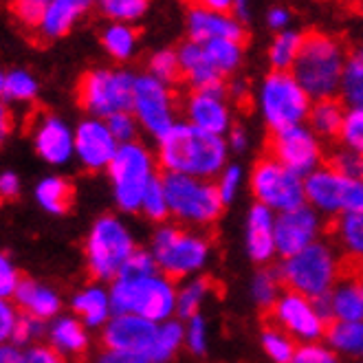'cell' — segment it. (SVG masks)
I'll return each mask as SVG.
<instances>
[{
    "label": "cell",
    "instance_id": "1",
    "mask_svg": "<svg viewBox=\"0 0 363 363\" xmlns=\"http://www.w3.org/2000/svg\"><path fill=\"white\" fill-rule=\"evenodd\" d=\"M227 159V143L223 137L191 125L177 123L159 145V163L163 172L185 174L194 179L216 177Z\"/></svg>",
    "mask_w": 363,
    "mask_h": 363
},
{
    "label": "cell",
    "instance_id": "2",
    "mask_svg": "<svg viewBox=\"0 0 363 363\" xmlns=\"http://www.w3.org/2000/svg\"><path fill=\"white\" fill-rule=\"evenodd\" d=\"M346 45L326 31H308L295 60L293 75L313 99H328L341 89L346 69Z\"/></svg>",
    "mask_w": 363,
    "mask_h": 363
},
{
    "label": "cell",
    "instance_id": "3",
    "mask_svg": "<svg viewBox=\"0 0 363 363\" xmlns=\"http://www.w3.org/2000/svg\"><path fill=\"white\" fill-rule=\"evenodd\" d=\"M179 293L172 282L161 275L128 280L117 277L111 289V306L117 315H139L150 322H167L177 311Z\"/></svg>",
    "mask_w": 363,
    "mask_h": 363
},
{
    "label": "cell",
    "instance_id": "4",
    "mask_svg": "<svg viewBox=\"0 0 363 363\" xmlns=\"http://www.w3.org/2000/svg\"><path fill=\"white\" fill-rule=\"evenodd\" d=\"M161 179L165 185L169 213H174L179 220L205 227L220 216L225 203L220 199L218 185L174 172H163Z\"/></svg>",
    "mask_w": 363,
    "mask_h": 363
},
{
    "label": "cell",
    "instance_id": "5",
    "mask_svg": "<svg viewBox=\"0 0 363 363\" xmlns=\"http://www.w3.org/2000/svg\"><path fill=\"white\" fill-rule=\"evenodd\" d=\"M137 77L123 71H89L77 84V101L84 111L106 117L135 111Z\"/></svg>",
    "mask_w": 363,
    "mask_h": 363
},
{
    "label": "cell",
    "instance_id": "6",
    "mask_svg": "<svg viewBox=\"0 0 363 363\" xmlns=\"http://www.w3.org/2000/svg\"><path fill=\"white\" fill-rule=\"evenodd\" d=\"M284 286L289 291L302 293L311 300L326 295L335 289L339 277V262L326 245H311L293 258H286L280 267Z\"/></svg>",
    "mask_w": 363,
    "mask_h": 363
},
{
    "label": "cell",
    "instance_id": "7",
    "mask_svg": "<svg viewBox=\"0 0 363 363\" xmlns=\"http://www.w3.org/2000/svg\"><path fill=\"white\" fill-rule=\"evenodd\" d=\"M135 251V242L123 223L115 216H101L95 220L86 240L89 271L97 280H113Z\"/></svg>",
    "mask_w": 363,
    "mask_h": 363
},
{
    "label": "cell",
    "instance_id": "8",
    "mask_svg": "<svg viewBox=\"0 0 363 363\" xmlns=\"http://www.w3.org/2000/svg\"><path fill=\"white\" fill-rule=\"evenodd\" d=\"M108 174L115 187L117 205L123 211H135L141 209L145 189L155 179V161L141 143H121L108 165Z\"/></svg>",
    "mask_w": 363,
    "mask_h": 363
},
{
    "label": "cell",
    "instance_id": "9",
    "mask_svg": "<svg viewBox=\"0 0 363 363\" xmlns=\"http://www.w3.org/2000/svg\"><path fill=\"white\" fill-rule=\"evenodd\" d=\"M260 106L271 130L300 125L311 115V97L291 71H271L262 84Z\"/></svg>",
    "mask_w": 363,
    "mask_h": 363
},
{
    "label": "cell",
    "instance_id": "10",
    "mask_svg": "<svg viewBox=\"0 0 363 363\" xmlns=\"http://www.w3.org/2000/svg\"><path fill=\"white\" fill-rule=\"evenodd\" d=\"M207 251L209 245L203 236L179 227H161L152 240V255L167 280L199 271L207 260Z\"/></svg>",
    "mask_w": 363,
    "mask_h": 363
},
{
    "label": "cell",
    "instance_id": "11",
    "mask_svg": "<svg viewBox=\"0 0 363 363\" xmlns=\"http://www.w3.org/2000/svg\"><path fill=\"white\" fill-rule=\"evenodd\" d=\"M304 194L313 209L326 213H363V181L337 172L335 167H317L304 181Z\"/></svg>",
    "mask_w": 363,
    "mask_h": 363
},
{
    "label": "cell",
    "instance_id": "12",
    "mask_svg": "<svg viewBox=\"0 0 363 363\" xmlns=\"http://www.w3.org/2000/svg\"><path fill=\"white\" fill-rule=\"evenodd\" d=\"M253 194L260 205H267L275 211H291L304 205V183L295 172L282 163H277L273 157L264 155L258 159L251 174Z\"/></svg>",
    "mask_w": 363,
    "mask_h": 363
},
{
    "label": "cell",
    "instance_id": "13",
    "mask_svg": "<svg viewBox=\"0 0 363 363\" xmlns=\"http://www.w3.org/2000/svg\"><path fill=\"white\" fill-rule=\"evenodd\" d=\"M267 155L289 167L297 177L313 174L319 165V159H322L317 139L302 125L271 130L267 137Z\"/></svg>",
    "mask_w": 363,
    "mask_h": 363
},
{
    "label": "cell",
    "instance_id": "14",
    "mask_svg": "<svg viewBox=\"0 0 363 363\" xmlns=\"http://www.w3.org/2000/svg\"><path fill=\"white\" fill-rule=\"evenodd\" d=\"M159 326L139 315H115L104 328V346L108 352L145 359L150 357Z\"/></svg>",
    "mask_w": 363,
    "mask_h": 363
},
{
    "label": "cell",
    "instance_id": "15",
    "mask_svg": "<svg viewBox=\"0 0 363 363\" xmlns=\"http://www.w3.org/2000/svg\"><path fill=\"white\" fill-rule=\"evenodd\" d=\"M135 115L147 128V133L159 137V141L177 125L172 93L165 89L163 82H159L152 75L137 77Z\"/></svg>",
    "mask_w": 363,
    "mask_h": 363
},
{
    "label": "cell",
    "instance_id": "16",
    "mask_svg": "<svg viewBox=\"0 0 363 363\" xmlns=\"http://www.w3.org/2000/svg\"><path fill=\"white\" fill-rule=\"evenodd\" d=\"M269 313L273 317L271 324L280 326L291 337L308 341V344L315 339H319L322 335H326L324 328H328L324 319L319 317L311 297H306L302 293H295V291H289V289H284L280 300L273 304V308Z\"/></svg>",
    "mask_w": 363,
    "mask_h": 363
},
{
    "label": "cell",
    "instance_id": "17",
    "mask_svg": "<svg viewBox=\"0 0 363 363\" xmlns=\"http://www.w3.org/2000/svg\"><path fill=\"white\" fill-rule=\"evenodd\" d=\"M319 231V218L313 207H297L291 211H282L275 218V247L284 258H293L306 247L315 245Z\"/></svg>",
    "mask_w": 363,
    "mask_h": 363
},
{
    "label": "cell",
    "instance_id": "18",
    "mask_svg": "<svg viewBox=\"0 0 363 363\" xmlns=\"http://www.w3.org/2000/svg\"><path fill=\"white\" fill-rule=\"evenodd\" d=\"M119 150L117 139L111 133L108 123L89 119L82 121L75 133V152L89 169L108 167Z\"/></svg>",
    "mask_w": 363,
    "mask_h": 363
},
{
    "label": "cell",
    "instance_id": "19",
    "mask_svg": "<svg viewBox=\"0 0 363 363\" xmlns=\"http://www.w3.org/2000/svg\"><path fill=\"white\" fill-rule=\"evenodd\" d=\"M179 60H181V67H183L185 82H189L191 86H194V91L225 95L223 75L211 64L203 45H199V42H194V40L183 42V45L179 47Z\"/></svg>",
    "mask_w": 363,
    "mask_h": 363
},
{
    "label": "cell",
    "instance_id": "20",
    "mask_svg": "<svg viewBox=\"0 0 363 363\" xmlns=\"http://www.w3.org/2000/svg\"><path fill=\"white\" fill-rule=\"evenodd\" d=\"M233 40L238 45H247L249 33L245 27L233 20L229 13H213V11H189V40L205 45L209 40Z\"/></svg>",
    "mask_w": 363,
    "mask_h": 363
},
{
    "label": "cell",
    "instance_id": "21",
    "mask_svg": "<svg viewBox=\"0 0 363 363\" xmlns=\"http://www.w3.org/2000/svg\"><path fill=\"white\" fill-rule=\"evenodd\" d=\"M185 113L189 117V123L207 130L211 135H225L229 130V111L223 101V95L207 93V91H191Z\"/></svg>",
    "mask_w": 363,
    "mask_h": 363
},
{
    "label": "cell",
    "instance_id": "22",
    "mask_svg": "<svg viewBox=\"0 0 363 363\" xmlns=\"http://www.w3.org/2000/svg\"><path fill=\"white\" fill-rule=\"evenodd\" d=\"M247 249L253 262L264 264L277 251L275 247V218L267 205H253L247 220Z\"/></svg>",
    "mask_w": 363,
    "mask_h": 363
},
{
    "label": "cell",
    "instance_id": "23",
    "mask_svg": "<svg viewBox=\"0 0 363 363\" xmlns=\"http://www.w3.org/2000/svg\"><path fill=\"white\" fill-rule=\"evenodd\" d=\"M35 150L40 157L49 163H64L69 161L75 150V137L55 117H45L35 130Z\"/></svg>",
    "mask_w": 363,
    "mask_h": 363
},
{
    "label": "cell",
    "instance_id": "24",
    "mask_svg": "<svg viewBox=\"0 0 363 363\" xmlns=\"http://www.w3.org/2000/svg\"><path fill=\"white\" fill-rule=\"evenodd\" d=\"M341 282L330 291L337 322H363V275L339 271Z\"/></svg>",
    "mask_w": 363,
    "mask_h": 363
},
{
    "label": "cell",
    "instance_id": "25",
    "mask_svg": "<svg viewBox=\"0 0 363 363\" xmlns=\"http://www.w3.org/2000/svg\"><path fill=\"white\" fill-rule=\"evenodd\" d=\"M13 297H16V304L23 308L27 315H33V317L42 319V322L55 317L57 311H60V297L51 289L42 286V284H38L33 280L20 282Z\"/></svg>",
    "mask_w": 363,
    "mask_h": 363
},
{
    "label": "cell",
    "instance_id": "26",
    "mask_svg": "<svg viewBox=\"0 0 363 363\" xmlns=\"http://www.w3.org/2000/svg\"><path fill=\"white\" fill-rule=\"evenodd\" d=\"M93 0H51V7L42 20V27L38 33L45 40L60 38L64 33H69L75 20L91 7Z\"/></svg>",
    "mask_w": 363,
    "mask_h": 363
},
{
    "label": "cell",
    "instance_id": "27",
    "mask_svg": "<svg viewBox=\"0 0 363 363\" xmlns=\"http://www.w3.org/2000/svg\"><path fill=\"white\" fill-rule=\"evenodd\" d=\"M51 344L60 354L82 357L89 348V337L77 319L62 317L51 326Z\"/></svg>",
    "mask_w": 363,
    "mask_h": 363
},
{
    "label": "cell",
    "instance_id": "28",
    "mask_svg": "<svg viewBox=\"0 0 363 363\" xmlns=\"http://www.w3.org/2000/svg\"><path fill=\"white\" fill-rule=\"evenodd\" d=\"M35 199L38 203L51 213H67L73 207L75 201V187L67 179L60 177H49L45 179L38 189H35Z\"/></svg>",
    "mask_w": 363,
    "mask_h": 363
},
{
    "label": "cell",
    "instance_id": "29",
    "mask_svg": "<svg viewBox=\"0 0 363 363\" xmlns=\"http://www.w3.org/2000/svg\"><path fill=\"white\" fill-rule=\"evenodd\" d=\"M308 119H311V125L317 135L339 137L341 125H344V119H346L344 104H341V99H337V97L319 99L313 104Z\"/></svg>",
    "mask_w": 363,
    "mask_h": 363
},
{
    "label": "cell",
    "instance_id": "30",
    "mask_svg": "<svg viewBox=\"0 0 363 363\" xmlns=\"http://www.w3.org/2000/svg\"><path fill=\"white\" fill-rule=\"evenodd\" d=\"M111 295H106L101 289H86L75 295L73 300V311L84 319L86 326H101L108 319L111 311Z\"/></svg>",
    "mask_w": 363,
    "mask_h": 363
},
{
    "label": "cell",
    "instance_id": "31",
    "mask_svg": "<svg viewBox=\"0 0 363 363\" xmlns=\"http://www.w3.org/2000/svg\"><path fill=\"white\" fill-rule=\"evenodd\" d=\"M328 344L352 357H363V322H330L326 330Z\"/></svg>",
    "mask_w": 363,
    "mask_h": 363
},
{
    "label": "cell",
    "instance_id": "32",
    "mask_svg": "<svg viewBox=\"0 0 363 363\" xmlns=\"http://www.w3.org/2000/svg\"><path fill=\"white\" fill-rule=\"evenodd\" d=\"M341 93L352 108L363 106V45L348 49L344 79H341Z\"/></svg>",
    "mask_w": 363,
    "mask_h": 363
},
{
    "label": "cell",
    "instance_id": "33",
    "mask_svg": "<svg viewBox=\"0 0 363 363\" xmlns=\"http://www.w3.org/2000/svg\"><path fill=\"white\" fill-rule=\"evenodd\" d=\"M333 233L348 249V258L363 260V213H339Z\"/></svg>",
    "mask_w": 363,
    "mask_h": 363
},
{
    "label": "cell",
    "instance_id": "34",
    "mask_svg": "<svg viewBox=\"0 0 363 363\" xmlns=\"http://www.w3.org/2000/svg\"><path fill=\"white\" fill-rule=\"evenodd\" d=\"M302 38H304L302 33L284 31L273 40L271 51H269V60H271L273 71H289L295 67V60L302 49Z\"/></svg>",
    "mask_w": 363,
    "mask_h": 363
},
{
    "label": "cell",
    "instance_id": "35",
    "mask_svg": "<svg viewBox=\"0 0 363 363\" xmlns=\"http://www.w3.org/2000/svg\"><path fill=\"white\" fill-rule=\"evenodd\" d=\"M203 47H205L211 64L216 67V71L220 75L231 73L242 60V45H238V42H233V40H225V38L209 40V42H205Z\"/></svg>",
    "mask_w": 363,
    "mask_h": 363
},
{
    "label": "cell",
    "instance_id": "36",
    "mask_svg": "<svg viewBox=\"0 0 363 363\" xmlns=\"http://www.w3.org/2000/svg\"><path fill=\"white\" fill-rule=\"evenodd\" d=\"M183 337H185V330L179 322H169V319L163 322L159 326V337L155 341L150 357H147V363H167L179 350Z\"/></svg>",
    "mask_w": 363,
    "mask_h": 363
},
{
    "label": "cell",
    "instance_id": "37",
    "mask_svg": "<svg viewBox=\"0 0 363 363\" xmlns=\"http://www.w3.org/2000/svg\"><path fill=\"white\" fill-rule=\"evenodd\" d=\"M282 289L286 286H284L280 269H264L255 275V280H253V297L264 311H271L273 304L280 300Z\"/></svg>",
    "mask_w": 363,
    "mask_h": 363
},
{
    "label": "cell",
    "instance_id": "38",
    "mask_svg": "<svg viewBox=\"0 0 363 363\" xmlns=\"http://www.w3.org/2000/svg\"><path fill=\"white\" fill-rule=\"evenodd\" d=\"M262 348L275 363H291L297 348L293 344V339L289 333H284L280 326L267 324L262 330Z\"/></svg>",
    "mask_w": 363,
    "mask_h": 363
},
{
    "label": "cell",
    "instance_id": "39",
    "mask_svg": "<svg viewBox=\"0 0 363 363\" xmlns=\"http://www.w3.org/2000/svg\"><path fill=\"white\" fill-rule=\"evenodd\" d=\"M135 42H137V31L121 25V23H115L113 27L106 29L104 35H101V45L117 60L130 57L133 49H135Z\"/></svg>",
    "mask_w": 363,
    "mask_h": 363
},
{
    "label": "cell",
    "instance_id": "40",
    "mask_svg": "<svg viewBox=\"0 0 363 363\" xmlns=\"http://www.w3.org/2000/svg\"><path fill=\"white\" fill-rule=\"evenodd\" d=\"M211 289H213L211 277H196V280H191V282L179 293L177 313H179L183 319H191V317H194V315L199 313L201 302L207 297V293H211Z\"/></svg>",
    "mask_w": 363,
    "mask_h": 363
},
{
    "label": "cell",
    "instance_id": "41",
    "mask_svg": "<svg viewBox=\"0 0 363 363\" xmlns=\"http://www.w3.org/2000/svg\"><path fill=\"white\" fill-rule=\"evenodd\" d=\"M0 89H3V97L7 101H31L35 97L38 84L25 71H11L3 75Z\"/></svg>",
    "mask_w": 363,
    "mask_h": 363
},
{
    "label": "cell",
    "instance_id": "42",
    "mask_svg": "<svg viewBox=\"0 0 363 363\" xmlns=\"http://www.w3.org/2000/svg\"><path fill=\"white\" fill-rule=\"evenodd\" d=\"M150 75L157 77L159 82L167 84H181L185 82L183 75V67L179 60V51H159L157 55H152L150 60Z\"/></svg>",
    "mask_w": 363,
    "mask_h": 363
},
{
    "label": "cell",
    "instance_id": "43",
    "mask_svg": "<svg viewBox=\"0 0 363 363\" xmlns=\"http://www.w3.org/2000/svg\"><path fill=\"white\" fill-rule=\"evenodd\" d=\"M51 7V0H13L11 13L27 31H38L42 27L47 11Z\"/></svg>",
    "mask_w": 363,
    "mask_h": 363
},
{
    "label": "cell",
    "instance_id": "44",
    "mask_svg": "<svg viewBox=\"0 0 363 363\" xmlns=\"http://www.w3.org/2000/svg\"><path fill=\"white\" fill-rule=\"evenodd\" d=\"M141 211L150 220H165L167 218L169 203H167L165 185H163L161 177H155L152 183L147 185L145 194H143V201H141Z\"/></svg>",
    "mask_w": 363,
    "mask_h": 363
},
{
    "label": "cell",
    "instance_id": "45",
    "mask_svg": "<svg viewBox=\"0 0 363 363\" xmlns=\"http://www.w3.org/2000/svg\"><path fill=\"white\" fill-rule=\"evenodd\" d=\"M339 139L344 141V145L350 152L363 157V106H357V108H350L346 113Z\"/></svg>",
    "mask_w": 363,
    "mask_h": 363
},
{
    "label": "cell",
    "instance_id": "46",
    "mask_svg": "<svg viewBox=\"0 0 363 363\" xmlns=\"http://www.w3.org/2000/svg\"><path fill=\"white\" fill-rule=\"evenodd\" d=\"M99 5L106 16L115 18L117 23H128V20H137L143 16L150 0H99Z\"/></svg>",
    "mask_w": 363,
    "mask_h": 363
},
{
    "label": "cell",
    "instance_id": "47",
    "mask_svg": "<svg viewBox=\"0 0 363 363\" xmlns=\"http://www.w3.org/2000/svg\"><path fill=\"white\" fill-rule=\"evenodd\" d=\"M159 267H157V260L152 253H145V251H135L128 262L123 264L121 273L117 277H128V280H139V277H150V275H157Z\"/></svg>",
    "mask_w": 363,
    "mask_h": 363
},
{
    "label": "cell",
    "instance_id": "48",
    "mask_svg": "<svg viewBox=\"0 0 363 363\" xmlns=\"http://www.w3.org/2000/svg\"><path fill=\"white\" fill-rule=\"evenodd\" d=\"M330 167H335L337 172L346 174L350 179H357V181H363V157L357 155V152H339L330 159L328 163Z\"/></svg>",
    "mask_w": 363,
    "mask_h": 363
},
{
    "label": "cell",
    "instance_id": "49",
    "mask_svg": "<svg viewBox=\"0 0 363 363\" xmlns=\"http://www.w3.org/2000/svg\"><path fill=\"white\" fill-rule=\"evenodd\" d=\"M40 333H42V319L23 313V315L18 317V324L13 328L11 341H13L16 346H23V344H29V341H33Z\"/></svg>",
    "mask_w": 363,
    "mask_h": 363
},
{
    "label": "cell",
    "instance_id": "50",
    "mask_svg": "<svg viewBox=\"0 0 363 363\" xmlns=\"http://www.w3.org/2000/svg\"><path fill=\"white\" fill-rule=\"evenodd\" d=\"M291 363H339L335 352L326 346L319 344H304L297 348L295 357Z\"/></svg>",
    "mask_w": 363,
    "mask_h": 363
},
{
    "label": "cell",
    "instance_id": "51",
    "mask_svg": "<svg viewBox=\"0 0 363 363\" xmlns=\"http://www.w3.org/2000/svg\"><path fill=\"white\" fill-rule=\"evenodd\" d=\"M106 123H108L111 133L115 135L117 141L121 143H130L137 135V123L133 119L130 113H117V115H111L108 119H106Z\"/></svg>",
    "mask_w": 363,
    "mask_h": 363
},
{
    "label": "cell",
    "instance_id": "52",
    "mask_svg": "<svg viewBox=\"0 0 363 363\" xmlns=\"http://www.w3.org/2000/svg\"><path fill=\"white\" fill-rule=\"evenodd\" d=\"M185 339H187V346L194 354H203L205 352V344H207V330H205V319L194 315L189 319L187 324V333H185Z\"/></svg>",
    "mask_w": 363,
    "mask_h": 363
},
{
    "label": "cell",
    "instance_id": "53",
    "mask_svg": "<svg viewBox=\"0 0 363 363\" xmlns=\"http://www.w3.org/2000/svg\"><path fill=\"white\" fill-rule=\"evenodd\" d=\"M20 277H18V271H16V267L5 258H0V295L3 297H9V295H13L16 293V289L20 286Z\"/></svg>",
    "mask_w": 363,
    "mask_h": 363
},
{
    "label": "cell",
    "instance_id": "54",
    "mask_svg": "<svg viewBox=\"0 0 363 363\" xmlns=\"http://www.w3.org/2000/svg\"><path fill=\"white\" fill-rule=\"evenodd\" d=\"M240 185V167L231 165L227 167L223 177H220V183H218V191H220V199L223 203H231L233 194H236V189Z\"/></svg>",
    "mask_w": 363,
    "mask_h": 363
},
{
    "label": "cell",
    "instance_id": "55",
    "mask_svg": "<svg viewBox=\"0 0 363 363\" xmlns=\"http://www.w3.org/2000/svg\"><path fill=\"white\" fill-rule=\"evenodd\" d=\"M189 11H213V13H229L236 0H183Z\"/></svg>",
    "mask_w": 363,
    "mask_h": 363
},
{
    "label": "cell",
    "instance_id": "56",
    "mask_svg": "<svg viewBox=\"0 0 363 363\" xmlns=\"http://www.w3.org/2000/svg\"><path fill=\"white\" fill-rule=\"evenodd\" d=\"M25 363H64V359L55 348L35 346L29 352H25Z\"/></svg>",
    "mask_w": 363,
    "mask_h": 363
},
{
    "label": "cell",
    "instance_id": "57",
    "mask_svg": "<svg viewBox=\"0 0 363 363\" xmlns=\"http://www.w3.org/2000/svg\"><path fill=\"white\" fill-rule=\"evenodd\" d=\"M18 313H16V308L13 306H9V304H3L0 306V337L3 339H9L11 335H13V328H16V324H18Z\"/></svg>",
    "mask_w": 363,
    "mask_h": 363
},
{
    "label": "cell",
    "instance_id": "58",
    "mask_svg": "<svg viewBox=\"0 0 363 363\" xmlns=\"http://www.w3.org/2000/svg\"><path fill=\"white\" fill-rule=\"evenodd\" d=\"M20 191V183H18V177L11 174V172H5L3 179H0V194H3L5 201H13Z\"/></svg>",
    "mask_w": 363,
    "mask_h": 363
},
{
    "label": "cell",
    "instance_id": "59",
    "mask_svg": "<svg viewBox=\"0 0 363 363\" xmlns=\"http://www.w3.org/2000/svg\"><path fill=\"white\" fill-rule=\"evenodd\" d=\"M0 363H25V354L16 346H3V350H0Z\"/></svg>",
    "mask_w": 363,
    "mask_h": 363
},
{
    "label": "cell",
    "instance_id": "60",
    "mask_svg": "<svg viewBox=\"0 0 363 363\" xmlns=\"http://www.w3.org/2000/svg\"><path fill=\"white\" fill-rule=\"evenodd\" d=\"M289 23V13L284 11V9H273L271 13H269V25L273 27V29H280V27H284Z\"/></svg>",
    "mask_w": 363,
    "mask_h": 363
},
{
    "label": "cell",
    "instance_id": "61",
    "mask_svg": "<svg viewBox=\"0 0 363 363\" xmlns=\"http://www.w3.org/2000/svg\"><path fill=\"white\" fill-rule=\"evenodd\" d=\"M245 143H247V137H245V133L240 130V128H233V130H231V145L236 147V150H242Z\"/></svg>",
    "mask_w": 363,
    "mask_h": 363
},
{
    "label": "cell",
    "instance_id": "62",
    "mask_svg": "<svg viewBox=\"0 0 363 363\" xmlns=\"http://www.w3.org/2000/svg\"><path fill=\"white\" fill-rule=\"evenodd\" d=\"M344 267L359 273V275H363V260L361 258H344Z\"/></svg>",
    "mask_w": 363,
    "mask_h": 363
},
{
    "label": "cell",
    "instance_id": "63",
    "mask_svg": "<svg viewBox=\"0 0 363 363\" xmlns=\"http://www.w3.org/2000/svg\"><path fill=\"white\" fill-rule=\"evenodd\" d=\"M348 7L357 13H363V0H348Z\"/></svg>",
    "mask_w": 363,
    "mask_h": 363
}]
</instances>
